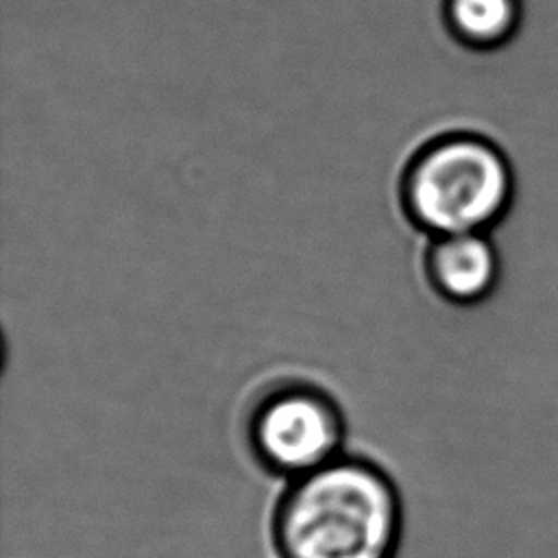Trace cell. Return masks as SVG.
<instances>
[{
    "instance_id": "5b68a950",
    "label": "cell",
    "mask_w": 558,
    "mask_h": 558,
    "mask_svg": "<svg viewBox=\"0 0 558 558\" xmlns=\"http://www.w3.org/2000/svg\"><path fill=\"white\" fill-rule=\"evenodd\" d=\"M442 17L453 41L473 50H495L517 35L523 0H445Z\"/></svg>"
},
{
    "instance_id": "7a4b0ae2",
    "label": "cell",
    "mask_w": 558,
    "mask_h": 558,
    "mask_svg": "<svg viewBox=\"0 0 558 558\" xmlns=\"http://www.w3.org/2000/svg\"><path fill=\"white\" fill-rule=\"evenodd\" d=\"M512 168L504 150L473 133H445L418 150L403 198L432 235L490 231L512 201Z\"/></svg>"
},
{
    "instance_id": "3957f363",
    "label": "cell",
    "mask_w": 558,
    "mask_h": 558,
    "mask_svg": "<svg viewBox=\"0 0 558 558\" xmlns=\"http://www.w3.org/2000/svg\"><path fill=\"white\" fill-rule=\"evenodd\" d=\"M251 442L264 466L296 480L338 458L342 418L327 397L286 390L255 412Z\"/></svg>"
},
{
    "instance_id": "6da1fadb",
    "label": "cell",
    "mask_w": 558,
    "mask_h": 558,
    "mask_svg": "<svg viewBox=\"0 0 558 558\" xmlns=\"http://www.w3.org/2000/svg\"><path fill=\"white\" fill-rule=\"evenodd\" d=\"M272 538L281 558H395L401 499L375 464L336 458L288 486Z\"/></svg>"
},
{
    "instance_id": "277c9868",
    "label": "cell",
    "mask_w": 558,
    "mask_h": 558,
    "mask_svg": "<svg viewBox=\"0 0 558 558\" xmlns=\"http://www.w3.org/2000/svg\"><path fill=\"white\" fill-rule=\"evenodd\" d=\"M429 283L451 305L482 303L499 281V253L486 231L438 235L425 255Z\"/></svg>"
}]
</instances>
